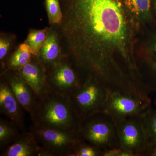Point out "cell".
<instances>
[{
	"label": "cell",
	"mask_w": 156,
	"mask_h": 156,
	"mask_svg": "<svg viewBox=\"0 0 156 156\" xmlns=\"http://www.w3.org/2000/svg\"><path fill=\"white\" fill-rule=\"evenodd\" d=\"M60 36L67 55L89 72L111 78L117 66L115 53L127 57L128 36L124 14L117 0H59Z\"/></svg>",
	"instance_id": "6da1fadb"
},
{
	"label": "cell",
	"mask_w": 156,
	"mask_h": 156,
	"mask_svg": "<svg viewBox=\"0 0 156 156\" xmlns=\"http://www.w3.org/2000/svg\"><path fill=\"white\" fill-rule=\"evenodd\" d=\"M30 115L35 126L62 131L78 132L81 121L69 96L48 89L37 96Z\"/></svg>",
	"instance_id": "7a4b0ae2"
},
{
	"label": "cell",
	"mask_w": 156,
	"mask_h": 156,
	"mask_svg": "<svg viewBox=\"0 0 156 156\" xmlns=\"http://www.w3.org/2000/svg\"><path fill=\"white\" fill-rule=\"evenodd\" d=\"M78 134L79 139L104 152L120 148L116 121L103 111L81 120Z\"/></svg>",
	"instance_id": "3957f363"
},
{
	"label": "cell",
	"mask_w": 156,
	"mask_h": 156,
	"mask_svg": "<svg viewBox=\"0 0 156 156\" xmlns=\"http://www.w3.org/2000/svg\"><path fill=\"white\" fill-rule=\"evenodd\" d=\"M110 90L97 76L89 74L80 87L69 96L81 120L95 113L103 111Z\"/></svg>",
	"instance_id": "277c9868"
},
{
	"label": "cell",
	"mask_w": 156,
	"mask_h": 156,
	"mask_svg": "<svg viewBox=\"0 0 156 156\" xmlns=\"http://www.w3.org/2000/svg\"><path fill=\"white\" fill-rule=\"evenodd\" d=\"M89 74L66 55L47 71L48 89L69 96L80 87Z\"/></svg>",
	"instance_id": "5b68a950"
},
{
	"label": "cell",
	"mask_w": 156,
	"mask_h": 156,
	"mask_svg": "<svg viewBox=\"0 0 156 156\" xmlns=\"http://www.w3.org/2000/svg\"><path fill=\"white\" fill-rule=\"evenodd\" d=\"M151 105L148 96L128 91L110 90L103 112L117 121L128 117L141 115Z\"/></svg>",
	"instance_id": "8992f818"
},
{
	"label": "cell",
	"mask_w": 156,
	"mask_h": 156,
	"mask_svg": "<svg viewBox=\"0 0 156 156\" xmlns=\"http://www.w3.org/2000/svg\"><path fill=\"white\" fill-rule=\"evenodd\" d=\"M29 131L41 149V156H69L80 140L78 132L43 128L32 124Z\"/></svg>",
	"instance_id": "52a82bcc"
},
{
	"label": "cell",
	"mask_w": 156,
	"mask_h": 156,
	"mask_svg": "<svg viewBox=\"0 0 156 156\" xmlns=\"http://www.w3.org/2000/svg\"><path fill=\"white\" fill-rule=\"evenodd\" d=\"M116 123L120 148L134 156L142 154L147 143L141 115L124 118Z\"/></svg>",
	"instance_id": "ba28073f"
},
{
	"label": "cell",
	"mask_w": 156,
	"mask_h": 156,
	"mask_svg": "<svg viewBox=\"0 0 156 156\" xmlns=\"http://www.w3.org/2000/svg\"><path fill=\"white\" fill-rule=\"evenodd\" d=\"M23 109L8 81L3 75H1L0 112L15 123L20 130L23 132L25 129V123Z\"/></svg>",
	"instance_id": "9c48e42d"
},
{
	"label": "cell",
	"mask_w": 156,
	"mask_h": 156,
	"mask_svg": "<svg viewBox=\"0 0 156 156\" xmlns=\"http://www.w3.org/2000/svg\"><path fill=\"white\" fill-rule=\"evenodd\" d=\"M16 73L37 96L48 90L47 71L36 56Z\"/></svg>",
	"instance_id": "30bf717a"
},
{
	"label": "cell",
	"mask_w": 156,
	"mask_h": 156,
	"mask_svg": "<svg viewBox=\"0 0 156 156\" xmlns=\"http://www.w3.org/2000/svg\"><path fill=\"white\" fill-rule=\"evenodd\" d=\"M1 75L6 78L18 101L30 115L36 102L37 95L15 71H5L1 73Z\"/></svg>",
	"instance_id": "8fae6325"
},
{
	"label": "cell",
	"mask_w": 156,
	"mask_h": 156,
	"mask_svg": "<svg viewBox=\"0 0 156 156\" xmlns=\"http://www.w3.org/2000/svg\"><path fill=\"white\" fill-rule=\"evenodd\" d=\"M60 37L59 33L54 26L50 27L48 37L37 56L46 71L66 56L62 53Z\"/></svg>",
	"instance_id": "7c38bea8"
},
{
	"label": "cell",
	"mask_w": 156,
	"mask_h": 156,
	"mask_svg": "<svg viewBox=\"0 0 156 156\" xmlns=\"http://www.w3.org/2000/svg\"><path fill=\"white\" fill-rule=\"evenodd\" d=\"M1 156H41V149L33 133L23 131L12 144L1 151Z\"/></svg>",
	"instance_id": "4fadbf2b"
},
{
	"label": "cell",
	"mask_w": 156,
	"mask_h": 156,
	"mask_svg": "<svg viewBox=\"0 0 156 156\" xmlns=\"http://www.w3.org/2000/svg\"><path fill=\"white\" fill-rule=\"evenodd\" d=\"M33 56L28 45L24 42L20 44L11 53L5 68L1 73L7 70H19L30 62Z\"/></svg>",
	"instance_id": "5bb4252c"
},
{
	"label": "cell",
	"mask_w": 156,
	"mask_h": 156,
	"mask_svg": "<svg viewBox=\"0 0 156 156\" xmlns=\"http://www.w3.org/2000/svg\"><path fill=\"white\" fill-rule=\"evenodd\" d=\"M18 126L11 120L0 118L1 151L13 143L21 133Z\"/></svg>",
	"instance_id": "9a60e30c"
},
{
	"label": "cell",
	"mask_w": 156,
	"mask_h": 156,
	"mask_svg": "<svg viewBox=\"0 0 156 156\" xmlns=\"http://www.w3.org/2000/svg\"><path fill=\"white\" fill-rule=\"evenodd\" d=\"M141 118L146 136L147 149L156 146V110L150 108Z\"/></svg>",
	"instance_id": "2e32d148"
},
{
	"label": "cell",
	"mask_w": 156,
	"mask_h": 156,
	"mask_svg": "<svg viewBox=\"0 0 156 156\" xmlns=\"http://www.w3.org/2000/svg\"><path fill=\"white\" fill-rule=\"evenodd\" d=\"M50 27H46L41 30H30L24 43L30 48L32 53L37 56L48 37Z\"/></svg>",
	"instance_id": "e0dca14e"
},
{
	"label": "cell",
	"mask_w": 156,
	"mask_h": 156,
	"mask_svg": "<svg viewBox=\"0 0 156 156\" xmlns=\"http://www.w3.org/2000/svg\"><path fill=\"white\" fill-rule=\"evenodd\" d=\"M49 23L51 26H59L62 21V11L59 0H45Z\"/></svg>",
	"instance_id": "ac0fdd59"
},
{
	"label": "cell",
	"mask_w": 156,
	"mask_h": 156,
	"mask_svg": "<svg viewBox=\"0 0 156 156\" xmlns=\"http://www.w3.org/2000/svg\"><path fill=\"white\" fill-rule=\"evenodd\" d=\"M15 36L9 34L1 33L0 35V63L2 71L5 68L11 56Z\"/></svg>",
	"instance_id": "d6986e66"
},
{
	"label": "cell",
	"mask_w": 156,
	"mask_h": 156,
	"mask_svg": "<svg viewBox=\"0 0 156 156\" xmlns=\"http://www.w3.org/2000/svg\"><path fill=\"white\" fill-rule=\"evenodd\" d=\"M104 152L89 143L80 140L74 147L69 156H104Z\"/></svg>",
	"instance_id": "ffe728a7"
},
{
	"label": "cell",
	"mask_w": 156,
	"mask_h": 156,
	"mask_svg": "<svg viewBox=\"0 0 156 156\" xmlns=\"http://www.w3.org/2000/svg\"><path fill=\"white\" fill-rule=\"evenodd\" d=\"M129 11L136 15L146 14L150 8L151 0H122Z\"/></svg>",
	"instance_id": "44dd1931"
},
{
	"label": "cell",
	"mask_w": 156,
	"mask_h": 156,
	"mask_svg": "<svg viewBox=\"0 0 156 156\" xmlns=\"http://www.w3.org/2000/svg\"><path fill=\"white\" fill-rule=\"evenodd\" d=\"M142 154H146V155L156 156V146L149 148L146 150Z\"/></svg>",
	"instance_id": "7402d4cb"
},
{
	"label": "cell",
	"mask_w": 156,
	"mask_h": 156,
	"mask_svg": "<svg viewBox=\"0 0 156 156\" xmlns=\"http://www.w3.org/2000/svg\"><path fill=\"white\" fill-rule=\"evenodd\" d=\"M155 103L156 105V99L155 100Z\"/></svg>",
	"instance_id": "603a6c76"
},
{
	"label": "cell",
	"mask_w": 156,
	"mask_h": 156,
	"mask_svg": "<svg viewBox=\"0 0 156 156\" xmlns=\"http://www.w3.org/2000/svg\"><path fill=\"white\" fill-rule=\"evenodd\" d=\"M155 68L156 69V63H155Z\"/></svg>",
	"instance_id": "cb8c5ba5"
}]
</instances>
